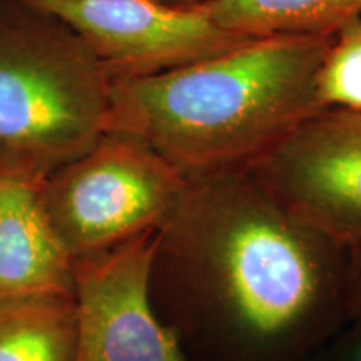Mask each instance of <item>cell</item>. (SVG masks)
<instances>
[{"mask_svg":"<svg viewBox=\"0 0 361 361\" xmlns=\"http://www.w3.org/2000/svg\"><path fill=\"white\" fill-rule=\"evenodd\" d=\"M345 303L348 323L361 324V246L346 247Z\"/></svg>","mask_w":361,"mask_h":361,"instance_id":"obj_13","label":"cell"},{"mask_svg":"<svg viewBox=\"0 0 361 361\" xmlns=\"http://www.w3.org/2000/svg\"><path fill=\"white\" fill-rule=\"evenodd\" d=\"M75 324L72 295H0V361H71Z\"/></svg>","mask_w":361,"mask_h":361,"instance_id":"obj_9","label":"cell"},{"mask_svg":"<svg viewBox=\"0 0 361 361\" xmlns=\"http://www.w3.org/2000/svg\"><path fill=\"white\" fill-rule=\"evenodd\" d=\"M188 179L152 149L107 133L42 183L49 223L72 259L156 233Z\"/></svg>","mask_w":361,"mask_h":361,"instance_id":"obj_4","label":"cell"},{"mask_svg":"<svg viewBox=\"0 0 361 361\" xmlns=\"http://www.w3.org/2000/svg\"><path fill=\"white\" fill-rule=\"evenodd\" d=\"M323 109L361 112V17L336 30L318 74Z\"/></svg>","mask_w":361,"mask_h":361,"instance_id":"obj_11","label":"cell"},{"mask_svg":"<svg viewBox=\"0 0 361 361\" xmlns=\"http://www.w3.org/2000/svg\"><path fill=\"white\" fill-rule=\"evenodd\" d=\"M156 233L74 259L78 324L71 361H188L152 301Z\"/></svg>","mask_w":361,"mask_h":361,"instance_id":"obj_7","label":"cell"},{"mask_svg":"<svg viewBox=\"0 0 361 361\" xmlns=\"http://www.w3.org/2000/svg\"><path fill=\"white\" fill-rule=\"evenodd\" d=\"M246 171L323 236L361 246V112H316Z\"/></svg>","mask_w":361,"mask_h":361,"instance_id":"obj_5","label":"cell"},{"mask_svg":"<svg viewBox=\"0 0 361 361\" xmlns=\"http://www.w3.org/2000/svg\"><path fill=\"white\" fill-rule=\"evenodd\" d=\"M306 361H361V324L346 323Z\"/></svg>","mask_w":361,"mask_h":361,"instance_id":"obj_12","label":"cell"},{"mask_svg":"<svg viewBox=\"0 0 361 361\" xmlns=\"http://www.w3.org/2000/svg\"><path fill=\"white\" fill-rule=\"evenodd\" d=\"M40 189L0 174V295L74 296V259L49 223Z\"/></svg>","mask_w":361,"mask_h":361,"instance_id":"obj_8","label":"cell"},{"mask_svg":"<svg viewBox=\"0 0 361 361\" xmlns=\"http://www.w3.org/2000/svg\"><path fill=\"white\" fill-rule=\"evenodd\" d=\"M75 30L111 82L149 78L243 44L200 6L161 0H27Z\"/></svg>","mask_w":361,"mask_h":361,"instance_id":"obj_6","label":"cell"},{"mask_svg":"<svg viewBox=\"0 0 361 361\" xmlns=\"http://www.w3.org/2000/svg\"><path fill=\"white\" fill-rule=\"evenodd\" d=\"M335 34L247 39L213 57L111 85L107 133L186 179L245 171L323 111L318 74Z\"/></svg>","mask_w":361,"mask_h":361,"instance_id":"obj_2","label":"cell"},{"mask_svg":"<svg viewBox=\"0 0 361 361\" xmlns=\"http://www.w3.org/2000/svg\"><path fill=\"white\" fill-rule=\"evenodd\" d=\"M346 256L246 169L188 179L156 233L152 301L211 361H306L348 323Z\"/></svg>","mask_w":361,"mask_h":361,"instance_id":"obj_1","label":"cell"},{"mask_svg":"<svg viewBox=\"0 0 361 361\" xmlns=\"http://www.w3.org/2000/svg\"><path fill=\"white\" fill-rule=\"evenodd\" d=\"M111 79L84 39L27 0H0V174L44 183L107 134Z\"/></svg>","mask_w":361,"mask_h":361,"instance_id":"obj_3","label":"cell"},{"mask_svg":"<svg viewBox=\"0 0 361 361\" xmlns=\"http://www.w3.org/2000/svg\"><path fill=\"white\" fill-rule=\"evenodd\" d=\"M161 2L174 4V6H201L206 0H161Z\"/></svg>","mask_w":361,"mask_h":361,"instance_id":"obj_14","label":"cell"},{"mask_svg":"<svg viewBox=\"0 0 361 361\" xmlns=\"http://www.w3.org/2000/svg\"><path fill=\"white\" fill-rule=\"evenodd\" d=\"M219 27L247 39L335 34L361 17V0H206Z\"/></svg>","mask_w":361,"mask_h":361,"instance_id":"obj_10","label":"cell"}]
</instances>
